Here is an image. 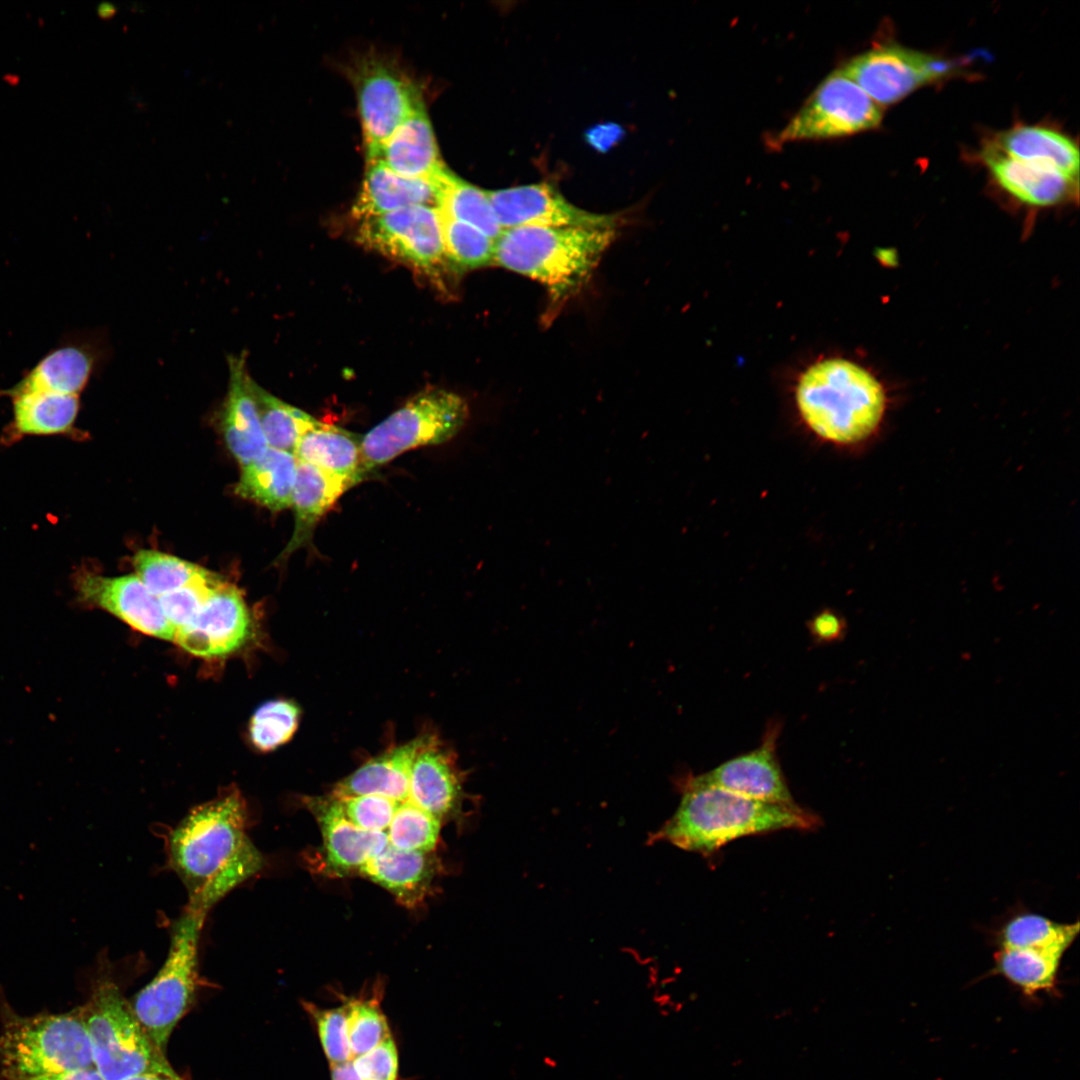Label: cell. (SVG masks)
<instances>
[{
  "instance_id": "cell-1",
  "label": "cell",
  "mask_w": 1080,
  "mask_h": 1080,
  "mask_svg": "<svg viewBox=\"0 0 1080 1080\" xmlns=\"http://www.w3.org/2000/svg\"><path fill=\"white\" fill-rule=\"evenodd\" d=\"M247 830L246 801L233 789L191 809L170 832L169 864L187 891V908L207 915L263 869L264 857Z\"/></svg>"
},
{
  "instance_id": "cell-2",
  "label": "cell",
  "mask_w": 1080,
  "mask_h": 1080,
  "mask_svg": "<svg viewBox=\"0 0 1080 1080\" xmlns=\"http://www.w3.org/2000/svg\"><path fill=\"white\" fill-rule=\"evenodd\" d=\"M801 423L818 440L853 447L870 439L886 411L883 385L858 362L837 355L805 365L792 385Z\"/></svg>"
},
{
  "instance_id": "cell-3",
  "label": "cell",
  "mask_w": 1080,
  "mask_h": 1080,
  "mask_svg": "<svg viewBox=\"0 0 1080 1080\" xmlns=\"http://www.w3.org/2000/svg\"><path fill=\"white\" fill-rule=\"evenodd\" d=\"M681 801L649 841L680 849L713 852L743 836L782 829H810L817 818L795 805L767 803L684 778Z\"/></svg>"
},
{
  "instance_id": "cell-4",
  "label": "cell",
  "mask_w": 1080,
  "mask_h": 1080,
  "mask_svg": "<svg viewBox=\"0 0 1080 1080\" xmlns=\"http://www.w3.org/2000/svg\"><path fill=\"white\" fill-rule=\"evenodd\" d=\"M616 236L614 228L505 229L495 240L493 264L541 283L560 300L584 285Z\"/></svg>"
},
{
  "instance_id": "cell-5",
  "label": "cell",
  "mask_w": 1080,
  "mask_h": 1080,
  "mask_svg": "<svg viewBox=\"0 0 1080 1080\" xmlns=\"http://www.w3.org/2000/svg\"><path fill=\"white\" fill-rule=\"evenodd\" d=\"M0 998V1066L5 1080L93 1068L79 1008L22 1016Z\"/></svg>"
},
{
  "instance_id": "cell-6",
  "label": "cell",
  "mask_w": 1080,
  "mask_h": 1080,
  "mask_svg": "<svg viewBox=\"0 0 1080 1080\" xmlns=\"http://www.w3.org/2000/svg\"><path fill=\"white\" fill-rule=\"evenodd\" d=\"M79 1011L90 1039L94 1066L105 1080H127L142 1074L185 1080L151 1040L131 1003L109 978L96 981Z\"/></svg>"
},
{
  "instance_id": "cell-7",
  "label": "cell",
  "mask_w": 1080,
  "mask_h": 1080,
  "mask_svg": "<svg viewBox=\"0 0 1080 1080\" xmlns=\"http://www.w3.org/2000/svg\"><path fill=\"white\" fill-rule=\"evenodd\" d=\"M206 916L185 907L171 927L163 965L131 1003L142 1027L165 1054L173 1030L196 998L199 942Z\"/></svg>"
},
{
  "instance_id": "cell-8",
  "label": "cell",
  "mask_w": 1080,
  "mask_h": 1080,
  "mask_svg": "<svg viewBox=\"0 0 1080 1080\" xmlns=\"http://www.w3.org/2000/svg\"><path fill=\"white\" fill-rule=\"evenodd\" d=\"M469 418V404L457 393L429 388L416 394L362 436L366 475L405 451L451 440Z\"/></svg>"
},
{
  "instance_id": "cell-9",
  "label": "cell",
  "mask_w": 1080,
  "mask_h": 1080,
  "mask_svg": "<svg viewBox=\"0 0 1080 1080\" xmlns=\"http://www.w3.org/2000/svg\"><path fill=\"white\" fill-rule=\"evenodd\" d=\"M882 115L881 106L839 69L817 86L772 144L853 135L879 126Z\"/></svg>"
},
{
  "instance_id": "cell-10",
  "label": "cell",
  "mask_w": 1080,
  "mask_h": 1080,
  "mask_svg": "<svg viewBox=\"0 0 1080 1080\" xmlns=\"http://www.w3.org/2000/svg\"><path fill=\"white\" fill-rule=\"evenodd\" d=\"M359 242L427 275L449 265L437 208L407 207L360 221Z\"/></svg>"
},
{
  "instance_id": "cell-11",
  "label": "cell",
  "mask_w": 1080,
  "mask_h": 1080,
  "mask_svg": "<svg viewBox=\"0 0 1080 1080\" xmlns=\"http://www.w3.org/2000/svg\"><path fill=\"white\" fill-rule=\"evenodd\" d=\"M840 70L881 106L950 76L954 64L936 55L888 44L851 58Z\"/></svg>"
},
{
  "instance_id": "cell-12",
  "label": "cell",
  "mask_w": 1080,
  "mask_h": 1080,
  "mask_svg": "<svg viewBox=\"0 0 1080 1080\" xmlns=\"http://www.w3.org/2000/svg\"><path fill=\"white\" fill-rule=\"evenodd\" d=\"M367 155L412 114L425 108L416 85L397 67L368 56L352 69Z\"/></svg>"
},
{
  "instance_id": "cell-13",
  "label": "cell",
  "mask_w": 1080,
  "mask_h": 1080,
  "mask_svg": "<svg viewBox=\"0 0 1080 1080\" xmlns=\"http://www.w3.org/2000/svg\"><path fill=\"white\" fill-rule=\"evenodd\" d=\"M300 801L316 820L322 835V848L311 864L319 873L332 878L358 874L388 845L386 832H369L355 826L331 793L302 796Z\"/></svg>"
},
{
  "instance_id": "cell-14",
  "label": "cell",
  "mask_w": 1080,
  "mask_h": 1080,
  "mask_svg": "<svg viewBox=\"0 0 1080 1080\" xmlns=\"http://www.w3.org/2000/svg\"><path fill=\"white\" fill-rule=\"evenodd\" d=\"M486 193L502 230L523 226L617 229L619 225L618 216L577 207L547 183L486 190Z\"/></svg>"
},
{
  "instance_id": "cell-15",
  "label": "cell",
  "mask_w": 1080,
  "mask_h": 1080,
  "mask_svg": "<svg viewBox=\"0 0 1080 1080\" xmlns=\"http://www.w3.org/2000/svg\"><path fill=\"white\" fill-rule=\"evenodd\" d=\"M252 633V617L242 593L224 580L196 617L176 630L174 641L194 656L218 658L239 650Z\"/></svg>"
},
{
  "instance_id": "cell-16",
  "label": "cell",
  "mask_w": 1080,
  "mask_h": 1080,
  "mask_svg": "<svg viewBox=\"0 0 1080 1080\" xmlns=\"http://www.w3.org/2000/svg\"><path fill=\"white\" fill-rule=\"evenodd\" d=\"M74 588L81 603L102 609L143 634L174 641L175 628L158 597L136 575L111 577L82 570L74 577Z\"/></svg>"
},
{
  "instance_id": "cell-17",
  "label": "cell",
  "mask_w": 1080,
  "mask_h": 1080,
  "mask_svg": "<svg viewBox=\"0 0 1080 1080\" xmlns=\"http://www.w3.org/2000/svg\"><path fill=\"white\" fill-rule=\"evenodd\" d=\"M777 736L778 728L772 727L753 751L688 778L695 784L721 788L758 801L795 805L777 760Z\"/></svg>"
},
{
  "instance_id": "cell-18",
  "label": "cell",
  "mask_w": 1080,
  "mask_h": 1080,
  "mask_svg": "<svg viewBox=\"0 0 1080 1080\" xmlns=\"http://www.w3.org/2000/svg\"><path fill=\"white\" fill-rule=\"evenodd\" d=\"M102 350L94 336L82 332L63 335L6 392L49 391L80 396L94 375Z\"/></svg>"
},
{
  "instance_id": "cell-19",
  "label": "cell",
  "mask_w": 1080,
  "mask_h": 1080,
  "mask_svg": "<svg viewBox=\"0 0 1080 1080\" xmlns=\"http://www.w3.org/2000/svg\"><path fill=\"white\" fill-rule=\"evenodd\" d=\"M464 777L455 754L429 734L412 765L408 798L441 821L455 817L465 797Z\"/></svg>"
},
{
  "instance_id": "cell-20",
  "label": "cell",
  "mask_w": 1080,
  "mask_h": 1080,
  "mask_svg": "<svg viewBox=\"0 0 1080 1080\" xmlns=\"http://www.w3.org/2000/svg\"><path fill=\"white\" fill-rule=\"evenodd\" d=\"M982 159L998 184L1025 204L1046 207L1078 196L1079 181L1053 167L1008 156L993 143L984 147Z\"/></svg>"
},
{
  "instance_id": "cell-21",
  "label": "cell",
  "mask_w": 1080,
  "mask_h": 1080,
  "mask_svg": "<svg viewBox=\"0 0 1080 1080\" xmlns=\"http://www.w3.org/2000/svg\"><path fill=\"white\" fill-rule=\"evenodd\" d=\"M447 169L434 179L400 176L376 160H368L363 184L352 213L359 221L395 210L413 207H439L442 183Z\"/></svg>"
},
{
  "instance_id": "cell-22",
  "label": "cell",
  "mask_w": 1080,
  "mask_h": 1080,
  "mask_svg": "<svg viewBox=\"0 0 1080 1080\" xmlns=\"http://www.w3.org/2000/svg\"><path fill=\"white\" fill-rule=\"evenodd\" d=\"M439 872V861L432 852L402 850L388 843L358 875L389 891L399 904L413 909L432 894Z\"/></svg>"
},
{
  "instance_id": "cell-23",
  "label": "cell",
  "mask_w": 1080,
  "mask_h": 1080,
  "mask_svg": "<svg viewBox=\"0 0 1080 1080\" xmlns=\"http://www.w3.org/2000/svg\"><path fill=\"white\" fill-rule=\"evenodd\" d=\"M362 436L309 415L300 429L294 456L297 461L341 478L353 487L367 477L362 460Z\"/></svg>"
},
{
  "instance_id": "cell-24",
  "label": "cell",
  "mask_w": 1080,
  "mask_h": 1080,
  "mask_svg": "<svg viewBox=\"0 0 1080 1080\" xmlns=\"http://www.w3.org/2000/svg\"><path fill=\"white\" fill-rule=\"evenodd\" d=\"M230 380L221 427L232 455L242 466L260 457L268 448L251 391V377L245 353L228 358Z\"/></svg>"
},
{
  "instance_id": "cell-25",
  "label": "cell",
  "mask_w": 1080,
  "mask_h": 1080,
  "mask_svg": "<svg viewBox=\"0 0 1080 1080\" xmlns=\"http://www.w3.org/2000/svg\"><path fill=\"white\" fill-rule=\"evenodd\" d=\"M367 160L407 178L434 179L447 170L425 108L409 116Z\"/></svg>"
},
{
  "instance_id": "cell-26",
  "label": "cell",
  "mask_w": 1080,
  "mask_h": 1080,
  "mask_svg": "<svg viewBox=\"0 0 1080 1080\" xmlns=\"http://www.w3.org/2000/svg\"><path fill=\"white\" fill-rule=\"evenodd\" d=\"M428 736L425 733L367 760L337 782L331 794L337 797L380 795L398 802L407 800L412 765Z\"/></svg>"
},
{
  "instance_id": "cell-27",
  "label": "cell",
  "mask_w": 1080,
  "mask_h": 1080,
  "mask_svg": "<svg viewBox=\"0 0 1080 1080\" xmlns=\"http://www.w3.org/2000/svg\"><path fill=\"white\" fill-rule=\"evenodd\" d=\"M11 400L12 418L2 440L7 444L26 436L64 435L74 430L80 411V396L49 391L6 392Z\"/></svg>"
},
{
  "instance_id": "cell-28",
  "label": "cell",
  "mask_w": 1080,
  "mask_h": 1080,
  "mask_svg": "<svg viewBox=\"0 0 1080 1080\" xmlns=\"http://www.w3.org/2000/svg\"><path fill=\"white\" fill-rule=\"evenodd\" d=\"M351 487L341 478L298 461L291 504L295 514V526L289 542L277 560H285L293 552L309 544L318 521Z\"/></svg>"
},
{
  "instance_id": "cell-29",
  "label": "cell",
  "mask_w": 1080,
  "mask_h": 1080,
  "mask_svg": "<svg viewBox=\"0 0 1080 1080\" xmlns=\"http://www.w3.org/2000/svg\"><path fill=\"white\" fill-rule=\"evenodd\" d=\"M297 465L293 454L268 447L256 460L241 467L235 493L272 511L291 507Z\"/></svg>"
},
{
  "instance_id": "cell-30",
  "label": "cell",
  "mask_w": 1080,
  "mask_h": 1080,
  "mask_svg": "<svg viewBox=\"0 0 1080 1080\" xmlns=\"http://www.w3.org/2000/svg\"><path fill=\"white\" fill-rule=\"evenodd\" d=\"M992 143L1008 156L1053 167L1079 181L1078 146L1054 129L1016 126L999 134Z\"/></svg>"
},
{
  "instance_id": "cell-31",
  "label": "cell",
  "mask_w": 1080,
  "mask_h": 1080,
  "mask_svg": "<svg viewBox=\"0 0 1080 1080\" xmlns=\"http://www.w3.org/2000/svg\"><path fill=\"white\" fill-rule=\"evenodd\" d=\"M1064 953L1053 949L1000 948L994 956V973L1029 997L1052 992L1057 986Z\"/></svg>"
},
{
  "instance_id": "cell-32",
  "label": "cell",
  "mask_w": 1080,
  "mask_h": 1080,
  "mask_svg": "<svg viewBox=\"0 0 1080 1080\" xmlns=\"http://www.w3.org/2000/svg\"><path fill=\"white\" fill-rule=\"evenodd\" d=\"M438 210L441 215L471 225L493 240L502 231L486 190L466 182L450 170L443 179Z\"/></svg>"
},
{
  "instance_id": "cell-33",
  "label": "cell",
  "mask_w": 1080,
  "mask_h": 1080,
  "mask_svg": "<svg viewBox=\"0 0 1080 1080\" xmlns=\"http://www.w3.org/2000/svg\"><path fill=\"white\" fill-rule=\"evenodd\" d=\"M1079 923H1059L1042 915L1023 913L1000 930V948L1053 949L1066 952L1077 937Z\"/></svg>"
},
{
  "instance_id": "cell-34",
  "label": "cell",
  "mask_w": 1080,
  "mask_h": 1080,
  "mask_svg": "<svg viewBox=\"0 0 1080 1080\" xmlns=\"http://www.w3.org/2000/svg\"><path fill=\"white\" fill-rule=\"evenodd\" d=\"M383 990L375 985L368 995L342 997L346 1010L347 1037L352 1058L361 1055L392 1035L381 1008Z\"/></svg>"
},
{
  "instance_id": "cell-35",
  "label": "cell",
  "mask_w": 1080,
  "mask_h": 1080,
  "mask_svg": "<svg viewBox=\"0 0 1080 1080\" xmlns=\"http://www.w3.org/2000/svg\"><path fill=\"white\" fill-rule=\"evenodd\" d=\"M250 386L267 446L294 455L300 429L309 414L270 394L253 379Z\"/></svg>"
},
{
  "instance_id": "cell-36",
  "label": "cell",
  "mask_w": 1080,
  "mask_h": 1080,
  "mask_svg": "<svg viewBox=\"0 0 1080 1080\" xmlns=\"http://www.w3.org/2000/svg\"><path fill=\"white\" fill-rule=\"evenodd\" d=\"M132 562L135 575L156 597L175 591L208 572L195 563L156 550H139Z\"/></svg>"
},
{
  "instance_id": "cell-37",
  "label": "cell",
  "mask_w": 1080,
  "mask_h": 1080,
  "mask_svg": "<svg viewBox=\"0 0 1080 1080\" xmlns=\"http://www.w3.org/2000/svg\"><path fill=\"white\" fill-rule=\"evenodd\" d=\"M441 219L445 253L453 271L463 272L493 264L495 240L466 223L443 215Z\"/></svg>"
},
{
  "instance_id": "cell-38",
  "label": "cell",
  "mask_w": 1080,
  "mask_h": 1080,
  "mask_svg": "<svg viewBox=\"0 0 1080 1080\" xmlns=\"http://www.w3.org/2000/svg\"><path fill=\"white\" fill-rule=\"evenodd\" d=\"M441 822L408 798L399 803L386 831L388 843L402 850L433 852L439 840Z\"/></svg>"
},
{
  "instance_id": "cell-39",
  "label": "cell",
  "mask_w": 1080,
  "mask_h": 1080,
  "mask_svg": "<svg viewBox=\"0 0 1080 1080\" xmlns=\"http://www.w3.org/2000/svg\"><path fill=\"white\" fill-rule=\"evenodd\" d=\"M300 720L296 703L286 699L271 700L261 705L251 717L249 737L262 752L275 750L295 734Z\"/></svg>"
},
{
  "instance_id": "cell-40",
  "label": "cell",
  "mask_w": 1080,
  "mask_h": 1080,
  "mask_svg": "<svg viewBox=\"0 0 1080 1080\" xmlns=\"http://www.w3.org/2000/svg\"><path fill=\"white\" fill-rule=\"evenodd\" d=\"M224 579L208 570L189 584L158 597L167 620L175 631L190 623Z\"/></svg>"
},
{
  "instance_id": "cell-41",
  "label": "cell",
  "mask_w": 1080,
  "mask_h": 1080,
  "mask_svg": "<svg viewBox=\"0 0 1080 1080\" xmlns=\"http://www.w3.org/2000/svg\"><path fill=\"white\" fill-rule=\"evenodd\" d=\"M302 1006L314 1024L329 1064L351 1060L345 1006L322 1008L307 1001H303Z\"/></svg>"
},
{
  "instance_id": "cell-42",
  "label": "cell",
  "mask_w": 1080,
  "mask_h": 1080,
  "mask_svg": "<svg viewBox=\"0 0 1080 1080\" xmlns=\"http://www.w3.org/2000/svg\"><path fill=\"white\" fill-rule=\"evenodd\" d=\"M335 797L347 818L369 832H386L400 803L380 795Z\"/></svg>"
},
{
  "instance_id": "cell-43",
  "label": "cell",
  "mask_w": 1080,
  "mask_h": 1080,
  "mask_svg": "<svg viewBox=\"0 0 1080 1080\" xmlns=\"http://www.w3.org/2000/svg\"><path fill=\"white\" fill-rule=\"evenodd\" d=\"M351 1062L363 1080H399L398 1049L392 1035Z\"/></svg>"
},
{
  "instance_id": "cell-44",
  "label": "cell",
  "mask_w": 1080,
  "mask_h": 1080,
  "mask_svg": "<svg viewBox=\"0 0 1080 1080\" xmlns=\"http://www.w3.org/2000/svg\"><path fill=\"white\" fill-rule=\"evenodd\" d=\"M809 628L816 640L826 642L839 639L845 624L839 615L831 610H824L811 620Z\"/></svg>"
},
{
  "instance_id": "cell-45",
  "label": "cell",
  "mask_w": 1080,
  "mask_h": 1080,
  "mask_svg": "<svg viewBox=\"0 0 1080 1080\" xmlns=\"http://www.w3.org/2000/svg\"><path fill=\"white\" fill-rule=\"evenodd\" d=\"M17 1080H105L95 1067L67 1071L53 1074L40 1075Z\"/></svg>"
},
{
  "instance_id": "cell-46",
  "label": "cell",
  "mask_w": 1080,
  "mask_h": 1080,
  "mask_svg": "<svg viewBox=\"0 0 1080 1080\" xmlns=\"http://www.w3.org/2000/svg\"><path fill=\"white\" fill-rule=\"evenodd\" d=\"M331 1080H363L355 1071L351 1060L330 1064Z\"/></svg>"
},
{
  "instance_id": "cell-47",
  "label": "cell",
  "mask_w": 1080,
  "mask_h": 1080,
  "mask_svg": "<svg viewBox=\"0 0 1080 1080\" xmlns=\"http://www.w3.org/2000/svg\"><path fill=\"white\" fill-rule=\"evenodd\" d=\"M97 15L103 20L111 19L118 11L117 7L108 1H103L97 6Z\"/></svg>"
},
{
  "instance_id": "cell-48",
  "label": "cell",
  "mask_w": 1080,
  "mask_h": 1080,
  "mask_svg": "<svg viewBox=\"0 0 1080 1080\" xmlns=\"http://www.w3.org/2000/svg\"><path fill=\"white\" fill-rule=\"evenodd\" d=\"M127 1080H174V1079L169 1078V1077L164 1076V1075H160V1074H142V1075L134 1076V1077H132L130 1079H127Z\"/></svg>"
}]
</instances>
